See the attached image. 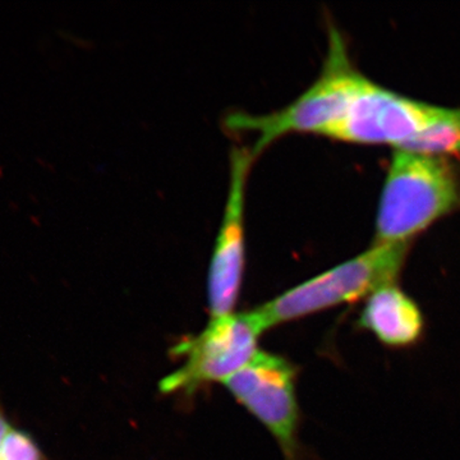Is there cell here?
<instances>
[{"label": "cell", "instance_id": "1", "mask_svg": "<svg viewBox=\"0 0 460 460\" xmlns=\"http://www.w3.org/2000/svg\"><path fill=\"white\" fill-rule=\"evenodd\" d=\"M460 206V181L444 157L395 148L381 190L375 243L411 239Z\"/></svg>", "mask_w": 460, "mask_h": 460}, {"label": "cell", "instance_id": "2", "mask_svg": "<svg viewBox=\"0 0 460 460\" xmlns=\"http://www.w3.org/2000/svg\"><path fill=\"white\" fill-rule=\"evenodd\" d=\"M366 80L350 62L341 32L332 27L328 56L320 77L299 98L270 114L234 111L226 115L224 124L233 132L257 133L252 146L256 156L272 142L290 133H314L329 137L343 120Z\"/></svg>", "mask_w": 460, "mask_h": 460}, {"label": "cell", "instance_id": "3", "mask_svg": "<svg viewBox=\"0 0 460 460\" xmlns=\"http://www.w3.org/2000/svg\"><path fill=\"white\" fill-rule=\"evenodd\" d=\"M408 250L410 244L374 243L365 252L290 288L248 313L263 332L281 323L352 304L377 288L395 283Z\"/></svg>", "mask_w": 460, "mask_h": 460}, {"label": "cell", "instance_id": "4", "mask_svg": "<svg viewBox=\"0 0 460 460\" xmlns=\"http://www.w3.org/2000/svg\"><path fill=\"white\" fill-rule=\"evenodd\" d=\"M261 334L248 311L211 317L199 334L172 347V353L183 356L184 363L163 378L160 392L193 394L208 384L226 383L259 352L257 341Z\"/></svg>", "mask_w": 460, "mask_h": 460}, {"label": "cell", "instance_id": "5", "mask_svg": "<svg viewBox=\"0 0 460 460\" xmlns=\"http://www.w3.org/2000/svg\"><path fill=\"white\" fill-rule=\"evenodd\" d=\"M298 368L284 357L259 350L237 374L224 383L279 444L286 460H299Z\"/></svg>", "mask_w": 460, "mask_h": 460}, {"label": "cell", "instance_id": "6", "mask_svg": "<svg viewBox=\"0 0 460 460\" xmlns=\"http://www.w3.org/2000/svg\"><path fill=\"white\" fill-rule=\"evenodd\" d=\"M445 111L447 108L407 98L367 78L329 138L402 148Z\"/></svg>", "mask_w": 460, "mask_h": 460}, {"label": "cell", "instance_id": "7", "mask_svg": "<svg viewBox=\"0 0 460 460\" xmlns=\"http://www.w3.org/2000/svg\"><path fill=\"white\" fill-rule=\"evenodd\" d=\"M256 157L252 147L234 146L230 151L228 199L208 275L211 317L234 314L238 302L246 266L247 180Z\"/></svg>", "mask_w": 460, "mask_h": 460}, {"label": "cell", "instance_id": "8", "mask_svg": "<svg viewBox=\"0 0 460 460\" xmlns=\"http://www.w3.org/2000/svg\"><path fill=\"white\" fill-rule=\"evenodd\" d=\"M356 325L385 347L404 349L420 343L425 334L426 321L417 302L392 283L366 296Z\"/></svg>", "mask_w": 460, "mask_h": 460}, {"label": "cell", "instance_id": "9", "mask_svg": "<svg viewBox=\"0 0 460 460\" xmlns=\"http://www.w3.org/2000/svg\"><path fill=\"white\" fill-rule=\"evenodd\" d=\"M402 150L444 159L447 156L460 159V109L447 108L438 119L407 142Z\"/></svg>", "mask_w": 460, "mask_h": 460}, {"label": "cell", "instance_id": "10", "mask_svg": "<svg viewBox=\"0 0 460 460\" xmlns=\"http://www.w3.org/2000/svg\"><path fill=\"white\" fill-rule=\"evenodd\" d=\"M0 460H47V456L31 432L11 426L3 438Z\"/></svg>", "mask_w": 460, "mask_h": 460}, {"label": "cell", "instance_id": "11", "mask_svg": "<svg viewBox=\"0 0 460 460\" xmlns=\"http://www.w3.org/2000/svg\"><path fill=\"white\" fill-rule=\"evenodd\" d=\"M7 413H5L4 407H3L2 401H0V447H2L3 438L7 434L8 429L11 428Z\"/></svg>", "mask_w": 460, "mask_h": 460}]
</instances>
